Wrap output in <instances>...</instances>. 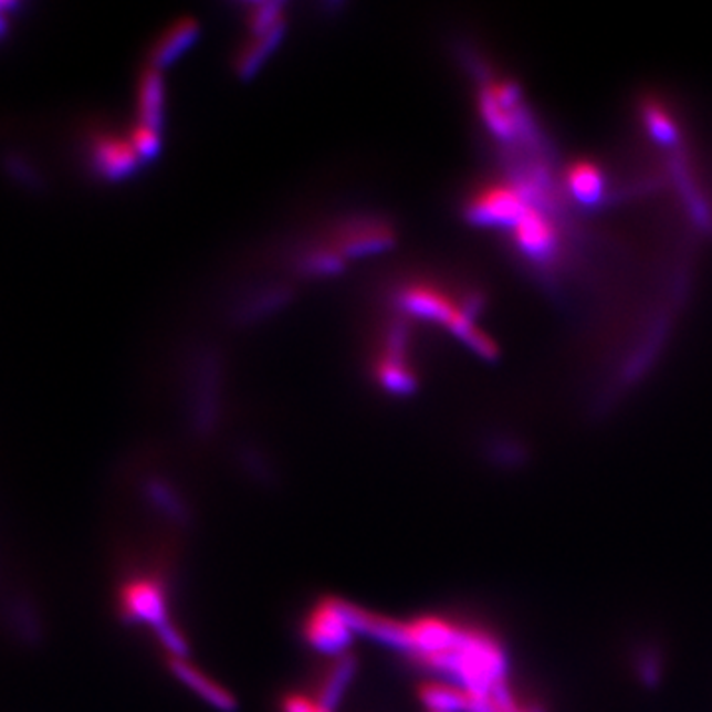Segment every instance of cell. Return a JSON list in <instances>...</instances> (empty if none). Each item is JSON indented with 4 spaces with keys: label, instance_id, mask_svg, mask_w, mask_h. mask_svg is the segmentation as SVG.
Masks as SVG:
<instances>
[{
    "label": "cell",
    "instance_id": "6da1fadb",
    "mask_svg": "<svg viewBox=\"0 0 712 712\" xmlns=\"http://www.w3.org/2000/svg\"><path fill=\"white\" fill-rule=\"evenodd\" d=\"M355 636L348 619L347 601L321 600L311 609L303 624V638L315 651L328 656H343Z\"/></svg>",
    "mask_w": 712,
    "mask_h": 712
},
{
    "label": "cell",
    "instance_id": "7a4b0ae2",
    "mask_svg": "<svg viewBox=\"0 0 712 712\" xmlns=\"http://www.w3.org/2000/svg\"><path fill=\"white\" fill-rule=\"evenodd\" d=\"M528 197L515 182H491L479 188L468 205V216L478 224L515 226L516 220L528 210Z\"/></svg>",
    "mask_w": 712,
    "mask_h": 712
},
{
    "label": "cell",
    "instance_id": "3957f363",
    "mask_svg": "<svg viewBox=\"0 0 712 712\" xmlns=\"http://www.w3.org/2000/svg\"><path fill=\"white\" fill-rule=\"evenodd\" d=\"M122 608L125 618L149 624L155 631L172 624L165 586L153 578L127 582L122 590Z\"/></svg>",
    "mask_w": 712,
    "mask_h": 712
},
{
    "label": "cell",
    "instance_id": "277c9868",
    "mask_svg": "<svg viewBox=\"0 0 712 712\" xmlns=\"http://www.w3.org/2000/svg\"><path fill=\"white\" fill-rule=\"evenodd\" d=\"M511 230H513L516 248L536 262L548 260L556 250V242H558L556 228L543 210L528 207Z\"/></svg>",
    "mask_w": 712,
    "mask_h": 712
},
{
    "label": "cell",
    "instance_id": "5b68a950",
    "mask_svg": "<svg viewBox=\"0 0 712 712\" xmlns=\"http://www.w3.org/2000/svg\"><path fill=\"white\" fill-rule=\"evenodd\" d=\"M92 160L100 175L117 178L129 175L142 157L133 147L132 139L104 133V135H97L92 143Z\"/></svg>",
    "mask_w": 712,
    "mask_h": 712
},
{
    "label": "cell",
    "instance_id": "8992f818",
    "mask_svg": "<svg viewBox=\"0 0 712 712\" xmlns=\"http://www.w3.org/2000/svg\"><path fill=\"white\" fill-rule=\"evenodd\" d=\"M169 666L172 676L212 709L222 712L235 711V699L232 693H228L222 684L216 683L212 677L202 673L197 666L188 663V659L169 657Z\"/></svg>",
    "mask_w": 712,
    "mask_h": 712
},
{
    "label": "cell",
    "instance_id": "52a82bcc",
    "mask_svg": "<svg viewBox=\"0 0 712 712\" xmlns=\"http://www.w3.org/2000/svg\"><path fill=\"white\" fill-rule=\"evenodd\" d=\"M356 659L348 653L338 656L331 666L323 671L317 689L313 691V697L325 704L327 709L335 712L343 697L347 694L348 684L353 683L356 673Z\"/></svg>",
    "mask_w": 712,
    "mask_h": 712
},
{
    "label": "cell",
    "instance_id": "ba28073f",
    "mask_svg": "<svg viewBox=\"0 0 712 712\" xmlns=\"http://www.w3.org/2000/svg\"><path fill=\"white\" fill-rule=\"evenodd\" d=\"M390 244H392V230L378 222L353 224L341 235V252L345 255L380 252Z\"/></svg>",
    "mask_w": 712,
    "mask_h": 712
},
{
    "label": "cell",
    "instance_id": "9c48e42d",
    "mask_svg": "<svg viewBox=\"0 0 712 712\" xmlns=\"http://www.w3.org/2000/svg\"><path fill=\"white\" fill-rule=\"evenodd\" d=\"M566 182L572 197L582 205H596L604 195V175L590 160L574 163L566 172Z\"/></svg>",
    "mask_w": 712,
    "mask_h": 712
},
{
    "label": "cell",
    "instance_id": "30bf717a",
    "mask_svg": "<svg viewBox=\"0 0 712 712\" xmlns=\"http://www.w3.org/2000/svg\"><path fill=\"white\" fill-rule=\"evenodd\" d=\"M198 27L192 20H180L172 29L160 36L159 44L155 48V64H169L170 60L185 52L192 40L197 38Z\"/></svg>",
    "mask_w": 712,
    "mask_h": 712
},
{
    "label": "cell",
    "instance_id": "8fae6325",
    "mask_svg": "<svg viewBox=\"0 0 712 712\" xmlns=\"http://www.w3.org/2000/svg\"><path fill=\"white\" fill-rule=\"evenodd\" d=\"M139 113H142V125L159 129L160 113H163V84L155 70H150L143 77Z\"/></svg>",
    "mask_w": 712,
    "mask_h": 712
},
{
    "label": "cell",
    "instance_id": "7c38bea8",
    "mask_svg": "<svg viewBox=\"0 0 712 712\" xmlns=\"http://www.w3.org/2000/svg\"><path fill=\"white\" fill-rule=\"evenodd\" d=\"M149 498L153 505L159 509L160 513L169 516L177 523H185L188 521V509L182 503V499L178 498L177 493L165 483V481H153L149 485Z\"/></svg>",
    "mask_w": 712,
    "mask_h": 712
},
{
    "label": "cell",
    "instance_id": "4fadbf2b",
    "mask_svg": "<svg viewBox=\"0 0 712 712\" xmlns=\"http://www.w3.org/2000/svg\"><path fill=\"white\" fill-rule=\"evenodd\" d=\"M646 115V125L649 133L656 137L657 142L673 143L677 139V127L671 115L663 109V105L649 102L643 109Z\"/></svg>",
    "mask_w": 712,
    "mask_h": 712
},
{
    "label": "cell",
    "instance_id": "5bb4252c",
    "mask_svg": "<svg viewBox=\"0 0 712 712\" xmlns=\"http://www.w3.org/2000/svg\"><path fill=\"white\" fill-rule=\"evenodd\" d=\"M282 712H333L313 694L290 693L283 697Z\"/></svg>",
    "mask_w": 712,
    "mask_h": 712
},
{
    "label": "cell",
    "instance_id": "9a60e30c",
    "mask_svg": "<svg viewBox=\"0 0 712 712\" xmlns=\"http://www.w3.org/2000/svg\"><path fill=\"white\" fill-rule=\"evenodd\" d=\"M17 7L12 2H0V36L9 30L10 24V10H14Z\"/></svg>",
    "mask_w": 712,
    "mask_h": 712
},
{
    "label": "cell",
    "instance_id": "2e32d148",
    "mask_svg": "<svg viewBox=\"0 0 712 712\" xmlns=\"http://www.w3.org/2000/svg\"><path fill=\"white\" fill-rule=\"evenodd\" d=\"M428 712H450V711H428Z\"/></svg>",
    "mask_w": 712,
    "mask_h": 712
}]
</instances>
